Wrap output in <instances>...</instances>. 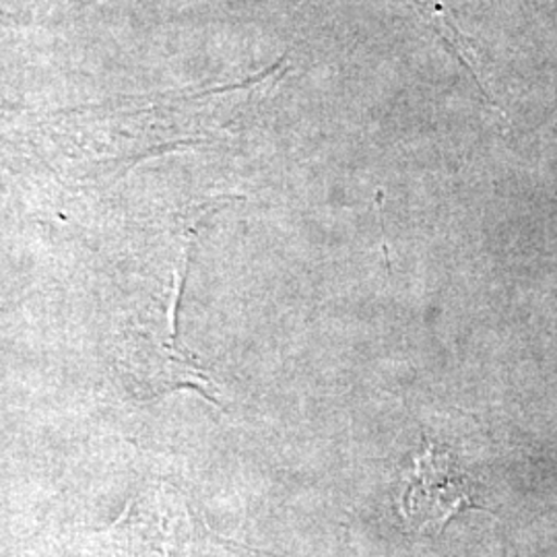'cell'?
I'll return each instance as SVG.
<instances>
[{
  "label": "cell",
  "mask_w": 557,
  "mask_h": 557,
  "mask_svg": "<svg viewBox=\"0 0 557 557\" xmlns=\"http://www.w3.org/2000/svg\"><path fill=\"white\" fill-rule=\"evenodd\" d=\"M398 506L405 520L421 533H438L458 512L478 508L471 499L467 475L448 453H440L434 444L416 457Z\"/></svg>",
  "instance_id": "1"
},
{
  "label": "cell",
  "mask_w": 557,
  "mask_h": 557,
  "mask_svg": "<svg viewBox=\"0 0 557 557\" xmlns=\"http://www.w3.org/2000/svg\"><path fill=\"white\" fill-rule=\"evenodd\" d=\"M411 2L418 7L419 13L434 27L440 40L446 44V48L453 52V57L471 73L473 79L478 81L481 94L490 100V94H487V89L483 85V77H481L478 54L473 52V48H471L469 40L465 38V34L458 29L457 21L450 15L446 2L444 0H411Z\"/></svg>",
  "instance_id": "2"
}]
</instances>
